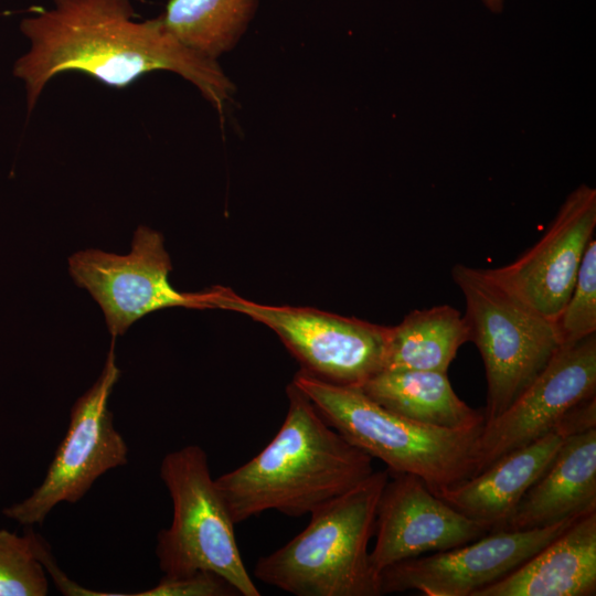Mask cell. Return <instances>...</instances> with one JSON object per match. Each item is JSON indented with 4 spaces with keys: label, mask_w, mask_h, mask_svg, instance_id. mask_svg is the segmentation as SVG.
I'll list each match as a JSON object with an SVG mask.
<instances>
[{
    "label": "cell",
    "mask_w": 596,
    "mask_h": 596,
    "mask_svg": "<svg viewBox=\"0 0 596 596\" xmlns=\"http://www.w3.org/2000/svg\"><path fill=\"white\" fill-rule=\"evenodd\" d=\"M135 596H237L238 590L224 577L211 571H196L179 577L163 576L147 590Z\"/></svg>",
    "instance_id": "cell-22"
},
{
    "label": "cell",
    "mask_w": 596,
    "mask_h": 596,
    "mask_svg": "<svg viewBox=\"0 0 596 596\" xmlns=\"http://www.w3.org/2000/svg\"><path fill=\"white\" fill-rule=\"evenodd\" d=\"M596 510V426L565 439L501 530H532Z\"/></svg>",
    "instance_id": "cell-14"
},
{
    "label": "cell",
    "mask_w": 596,
    "mask_h": 596,
    "mask_svg": "<svg viewBox=\"0 0 596 596\" xmlns=\"http://www.w3.org/2000/svg\"><path fill=\"white\" fill-rule=\"evenodd\" d=\"M567 436L565 429H555L436 494L466 517L489 525L491 531L501 530Z\"/></svg>",
    "instance_id": "cell-16"
},
{
    "label": "cell",
    "mask_w": 596,
    "mask_h": 596,
    "mask_svg": "<svg viewBox=\"0 0 596 596\" xmlns=\"http://www.w3.org/2000/svg\"><path fill=\"white\" fill-rule=\"evenodd\" d=\"M360 389L382 406L428 426L471 432L485 423L483 412L456 394L445 372L382 370Z\"/></svg>",
    "instance_id": "cell-17"
},
{
    "label": "cell",
    "mask_w": 596,
    "mask_h": 596,
    "mask_svg": "<svg viewBox=\"0 0 596 596\" xmlns=\"http://www.w3.org/2000/svg\"><path fill=\"white\" fill-rule=\"evenodd\" d=\"M482 2L493 13H499L503 9V0H482Z\"/></svg>",
    "instance_id": "cell-23"
},
{
    "label": "cell",
    "mask_w": 596,
    "mask_h": 596,
    "mask_svg": "<svg viewBox=\"0 0 596 596\" xmlns=\"http://www.w3.org/2000/svg\"><path fill=\"white\" fill-rule=\"evenodd\" d=\"M258 0H169L161 19L184 45L215 60L246 32Z\"/></svg>",
    "instance_id": "cell-19"
},
{
    "label": "cell",
    "mask_w": 596,
    "mask_h": 596,
    "mask_svg": "<svg viewBox=\"0 0 596 596\" xmlns=\"http://www.w3.org/2000/svg\"><path fill=\"white\" fill-rule=\"evenodd\" d=\"M274 438L244 465L215 478L235 524L268 510L302 517L352 489L373 458L351 445L291 382Z\"/></svg>",
    "instance_id": "cell-2"
},
{
    "label": "cell",
    "mask_w": 596,
    "mask_h": 596,
    "mask_svg": "<svg viewBox=\"0 0 596 596\" xmlns=\"http://www.w3.org/2000/svg\"><path fill=\"white\" fill-rule=\"evenodd\" d=\"M21 22L30 50L13 74L26 88L31 111L55 75L77 71L105 85L123 88L153 71H170L192 83L217 109L235 87L217 61L180 42L161 17L134 20L129 0H53Z\"/></svg>",
    "instance_id": "cell-1"
},
{
    "label": "cell",
    "mask_w": 596,
    "mask_h": 596,
    "mask_svg": "<svg viewBox=\"0 0 596 596\" xmlns=\"http://www.w3.org/2000/svg\"><path fill=\"white\" fill-rule=\"evenodd\" d=\"M172 270L161 233L139 226L126 255L89 248L68 257L74 283L99 305L113 339L143 316L171 307L215 308L217 288L181 292L169 280Z\"/></svg>",
    "instance_id": "cell-9"
},
{
    "label": "cell",
    "mask_w": 596,
    "mask_h": 596,
    "mask_svg": "<svg viewBox=\"0 0 596 596\" xmlns=\"http://www.w3.org/2000/svg\"><path fill=\"white\" fill-rule=\"evenodd\" d=\"M451 278L464 296L469 342L485 366L487 423L538 377L563 345L562 339L555 321L518 299L488 268L458 263Z\"/></svg>",
    "instance_id": "cell-5"
},
{
    "label": "cell",
    "mask_w": 596,
    "mask_h": 596,
    "mask_svg": "<svg viewBox=\"0 0 596 596\" xmlns=\"http://www.w3.org/2000/svg\"><path fill=\"white\" fill-rule=\"evenodd\" d=\"M292 383L351 445L383 461L390 472L421 478L434 493L473 475L481 428L459 432L404 417L360 387L323 381L301 370Z\"/></svg>",
    "instance_id": "cell-4"
},
{
    "label": "cell",
    "mask_w": 596,
    "mask_h": 596,
    "mask_svg": "<svg viewBox=\"0 0 596 596\" xmlns=\"http://www.w3.org/2000/svg\"><path fill=\"white\" fill-rule=\"evenodd\" d=\"M562 344L596 333V240L588 243L572 292L556 320Z\"/></svg>",
    "instance_id": "cell-21"
},
{
    "label": "cell",
    "mask_w": 596,
    "mask_h": 596,
    "mask_svg": "<svg viewBox=\"0 0 596 596\" xmlns=\"http://www.w3.org/2000/svg\"><path fill=\"white\" fill-rule=\"evenodd\" d=\"M596 510L575 520L528 561L473 596H594Z\"/></svg>",
    "instance_id": "cell-15"
},
{
    "label": "cell",
    "mask_w": 596,
    "mask_h": 596,
    "mask_svg": "<svg viewBox=\"0 0 596 596\" xmlns=\"http://www.w3.org/2000/svg\"><path fill=\"white\" fill-rule=\"evenodd\" d=\"M114 347L115 339L98 379L72 406L66 434L43 481L24 500L2 510L8 519L24 526L42 524L57 504L76 503L100 476L128 462V446L108 408L120 376Z\"/></svg>",
    "instance_id": "cell-8"
},
{
    "label": "cell",
    "mask_w": 596,
    "mask_h": 596,
    "mask_svg": "<svg viewBox=\"0 0 596 596\" xmlns=\"http://www.w3.org/2000/svg\"><path fill=\"white\" fill-rule=\"evenodd\" d=\"M214 307L243 313L272 329L323 381L361 387L384 368L389 327L312 308L270 306L217 287Z\"/></svg>",
    "instance_id": "cell-7"
},
{
    "label": "cell",
    "mask_w": 596,
    "mask_h": 596,
    "mask_svg": "<svg viewBox=\"0 0 596 596\" xmlns=\"http://www.w3.org/2000/svg\"><path fill=\"white\" fill-rule=\"evenodd\" d=\"M595 397L596 333L563 344L538 377L500 415L482 425L473 448L472 476L555 429L570 435L581 432L576 417Z\"/></svg>",
    "instance_id": "cell-10"
},
{
    "label": "cell",
    "mask_w": 596,
    "mask_h": 596,
    "mask_svg": "<svg viewBox=\"0 0 596 596\" xmlns=\"http://www.w3.org/2000/svg\"><path fill=\"white\" fill-rule=\"evenodd\" d=\"M578 518L532 530L490 531L467 544L398 562L381 572V594L416 590L426 596H473L514 571Z\"/></svg>",
    "instance_id": "cell-11"
},
{
    "label": "cell",
    "mask_w": 596,
    "mask_h": 596,
    "mask_svg": "<svg viewBox=\"0 0 596 596\" xmlns=\"http://www.w3.org/2000/svg\"><path fill=\"white\" fill-rule=\"evenodd\" d=\"M389 475L377 503L375 543L370 552L377 573L405 560L467 544L491 531L454 509L421 478Z\"/></svg>",
    "instance_id": "cell-13"
},
{
    "label": "cell",
    "mask_w": 596,
    "mask_h": 596,
    "mask_svg": "<svg viewBox=\"0 0 596 596\" xmlns=\"http://www.w3.org/2000/svg\"><path fill=\"white\" fill-rule=\"evenodd\" d=\"M49 579L39 560L32 526L23 535L0 529V596H45Z\"/></svg>",
    "instance_id": "cell-20"
},
{
    "label": "cell",
    "mask_w": 596,
    "mask_h": 596,
    "mask_svg": "<svg viewBox=\"0 0 596 596\" xmlns=\"http://www.w3.org/2000/svg\"><path fill=\"white\" fill-rule=\"evenodd\" d=\"M595 226L596 190L582 183L566 196L536 243L513 262L488 270L518 299L556 322Z\"/></svg>",
    "instance_id": "cell-12"
},
{
    "label": "cell",
    "mask_w": 596,
    "mask_h": 596,
    "mask_svg": "<svg viewBox=\"0 0 596 596\" xmlns=\"http://www.w3.org/2000/svg\"><path fill=\"white\" fill-rule=\"evenodd\" d=\"M469 342L461 315L450 305L415 309L389 327L383 370L447 373L459 348Z\"/></svg>",
    "instance_id": "cell-18"
},
{
    "label": "cell",
    "mask_w": 596,
    "mask_h": 596,
    "mask_svg": "<svg viewBox=\"0 0 596 596\" xmlns=\"http://www.w3.org/2000/svg\"><path fill=\"white\" fill-rule=\"evenodd\" d=\"M160 478L172 501V521L157 536L156 555L163 576L214 572L242 596L260 592L242 560L234 521L212 478L206 453L188 445L168 453Z\"/></svg>",
    "instance_id": "cell-6"
},
{
    "label": "cell",
    "mask_w": 596,
    "mask_h": 596,
    "mask_svg": "<svg viewBox=\"0 0 596 596\" xmlns=\"http://www.w3.org/2000/svg\"><path fill=\"white\" fill-rule=\"evenodd\" d=\"M389 476L387 469L373 471L313 510L298 535L256 562L254 576L296 596L382 595L369 542Z\"/></svg>",
    "instance_id": "cell-3"
}]
</instances>
